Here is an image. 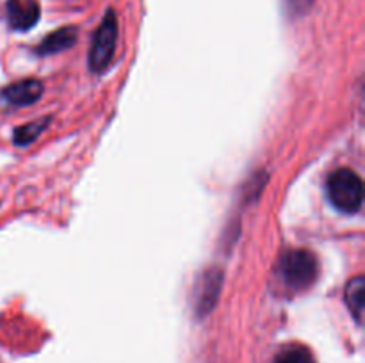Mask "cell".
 <instances>
[{
    "label": "cell",
    "instance_id": "cell-1",
    "mask_svg": "<svg viewBox=\"0 0 365 363\" xmlns=\"http://www.w3.org/2000/svg\"><path fill=\"white\" fill-rule=\"evenodd\" d=\"M280 280L285 287L299 292L314 285L319 274V262L316 255L307 249H292L280 258Z\"/></svg>",
    "mask_w": 365,
    "mask_h": 363
},
{
    "label": "cell",
    "instance_id": "cell-2",
    "mask_svg": "<svg viewBox=\"0 0 365 363\" xmlns=\"http://www.w3.org/2000/svg\"><path fill=\"white\" fill-rule=\"evenodd\" d=\"M327 191L331 205L341 210V212L355 214L362 206L364 184L362 178L353 169L342 167V169L334 171L328 177Z\"/></svg>",
    "mask_w": 365,
    "mask_h": 363
},
{
    "label": "cell",
    "instance_id": "cell-3",
    "mask_svg": "<svg viewBox=\"0 0 365 363\" xmlns=\"http://www.w3.org/2000/svg\"><path fill=\"white\" fill-rule=\"evenodd\" d=\"M118 45V20L113 9H109L103 16L102 23L95 31L89 46L88 64L93 73H102L109 68Z\"/></svg>",
    "mask_w": 365,
    "mask_h": 363
},
{
    "label": "cell",
    "instance_id": "cell-4",
    "mask_svg": "<svg viewBox=\"0 0 365 363\" xmlns=\"http://www.w3.org/2000/svg\"><path fill=\"white\" fill-rule=\"evenodd\" d=\"M221 288H223V270L220 267H210L198 278L195 288V313L200 319L212 312L220 299Z\"/></svg>",
    "mask_w": 365,
    "mask_h": 363
},
{
    "label": "cell",
    "instance_id": "cell-5",
    "mask_svg": "<svg viewBox=\"0 0 365 363\" xmlns=\"http://www.w3.org/2000/svg\"><path fill=\"white\" fill-rule=\"evenodd\" d=\"M7 18L14 31H29L39 20V6L34 0H9Z\"/></svg>",
    "mask_w": 365,
    "mask_h": 363
},
{
    "label": "cell",
    "instance_id": "cell-6",
    "mask_svg": "<svg viewBox=\"0 0 365 363\" xmlns=\"http://www.w3.org/2000/svg\"><path fill=\"white\" fill-rule=\"evenodd\" d=\"M4 98L16 107H27L38 102L43 95V84L34 78L20 80L4 89Z\"/></svg>",
    "mask_w": 365,
    "mask_h": 363
},
{
    "label": "cell",
    "instance_id": "cell-7",
    "mask_svg": "<svg viewBox=\"0 0 365 363\" xmlns=\"http://www.w3.org/2000/svg\"><path fill=\"white\" fill-rule=\"evenodd\" d=\"M75 41H77V28L61 27L43 39L41 45L36 48V53H39V56L59 53V52H63V50L71 48V46L75 45Z\"/></svg>",
    "mask_w": 365,
    "mask_h": 363
},
{
    "label": "cell",
    "instance_id": "cell-8",
    "mask_svg": "<svg viewBox=\"0 0 365 363\" xmlns=\"http://www.w3.org/2000/svg\"><path fill=\"white\" fill-rule=\"evenodd\" d=\"M346 305H348L349 312L355 317L356 322H362V313H364V299H365V280L364 276H355L349 280L346 285L344 290Z\"/></svg>",
    "mask_w": 365,
    "mask_h": 363
},
{
    "label": "cell",
    "instance_id": "cell-9",
    "mask_svg": "<svg viewBox=\"0 0 365 363\" xmlns=\"http://www.w3.org/2000/svg\"><path fill=\"white\" fill-rule=\"evenodd\" d=\"M48 121H50V117H43V120L32 121V123L18 127L16 130H14V135H13L14 144H18V146L31 144L32 141H36V139L43 134V130L46 128Z\"/></svg>",
    "mask_w": 365,
    "mask_h": 363
},
{
    "label": "cell",
    "instance_id": "cell-10",
    "mask_svg": "<svg viewBox=\"0 0 365 363\" xmlns=\"http://www.w3.org/2000/svg\"><path fill=\"white\" fill-rule=\"evenodd\" d=\"M274 363H316L312 351L305 345H287L277 354Z\"/></svg>",
    "mask_w": 365,
    "mask_h": 363
},
{
    "label": "cell",
    "instance_id": "cell-11",
    "mask_svg": "<svg viewBox=\"0 0 365 363\" xmlns=\"http://www.w3.org/2000/svg\"><path fill=\"white\" fill-rule=\"evenodd\" d=\"M285 9L289 11V14L294 18L303 16V14L309 13L314 6V0H284Z\"/></svg>",
    "mask_w": 365,
    "mask_h": 363
}]
</instances>
